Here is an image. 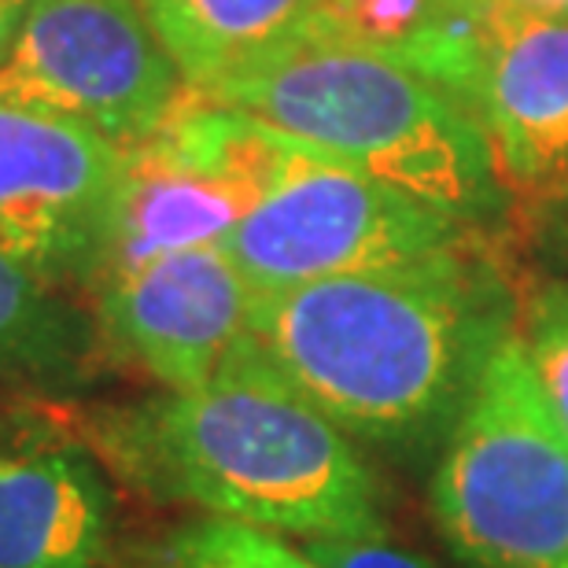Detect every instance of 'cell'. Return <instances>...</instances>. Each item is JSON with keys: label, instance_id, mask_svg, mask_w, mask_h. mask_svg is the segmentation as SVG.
<instances>
[{"label": "cell", "instance_id": "15", "mask_svg": "<svg viewBox=\"0 0 568 568\" xmlns=\"http://www.w3.org/2000/svg\"><path fill=\"white\" fill-rule=\"evenodd\" d=\"M517 333L525 344L528 366L568 436V281L550 284L531 300L525 325Z\"/></svg>", "mask_w": 568, "mask_h": 568}, {"label": "cell", "instance_id": "5", "mask_svg": "<svg viewBox=\"0 0 568 568\" xmlns=\"http://www.w3.org/2000/svg\"><path fill=\"white\" fill-rule=\"evenodd\" d=\"M295 141L189 93L152 138L122 148V174L93 270L100 281L185 247L222 244L274 185Z\"/></svg>", "mask_w": 568, "mask_h": 568}, {"label": "cell", "instance_id": "6", "mask_svg": "<svg viewBox=\"0 0 568 568\" xmlns=\"http://www.w3.org/2000/svg\"><path fill=\"white\" fill-rule=\"evenodd\" d=\"M473 230L428 203L295 141L274 185L225 236L255 295L369 274L469 244Z\"/></svg>", "mask_w": 568, "mask_h": 568}, {"label": "cell", "instance_id": "16", "mask_svg": "<svg viewBox=\"0 0 568 568\" xmlns=\"http://www.w3.org/2000/svg\"><path fill=\"white\" fill-rule=\"evenodd\" d=\"M322 568H436L422 554L399 547L392 536L381 539H295Z\"/></svg>", "mask_w": 568, "mask_h": 568}, {"label": "cell", "instance_id": "10", "mask_svg": "<svg viewBox=\"0 0 568 568\" xmlns=\"http://www.w3.org/2000/svg\"><path fill=\"white\" fill-rule=\"evenodd\" d=\"M476 11L480 30L458 97L480 122L498 181L506 196H565L568 19Z\"/></svg>", "mask_w": 568, "mask_h": 568}, {"label": "cell", "instance_id": "13", "mask_svg": "<svg viewBox=\"0 0 568 568\" xmlns=\"http://www.w3.org/2000/svg\"><path fill=\"white\" fill-rule=\"evenodd\" d=\"M85 347V317L60 295V281L0 252V384L60 377Z\"/></svg>", "mask_w": 568, "mask_h": 568}, {"label": "cell", "instance_id": "11", "mask_svg": "<svg viewBox=\"0 0 568 568\" xmlns=\"http://www.w3.org/2000/svg\"><path fill=\"white\" fill-rule=\"evenodd\" d=\"M108 473L78 436L0 450V568H111Z\"/></svg>", "mask_w": 568, "mask_h": 568}, {"label": "cell", "instance_id": "17", "mask_svg": "<svg viewBox=\"0 0 568 568\" xmlns=\"http://www.w3.org/2000/svg\"><path fill=\"white\" fill-rule=\"evenodd\" d=\"M487 11H514V16H542V19H568V0H469Z\"/></svg>", "mask_w": 568, "mask_h": 568}, {"label": "cell", "instance_id": "3", "mask_svg": "<svg viewBox=\"0 0 568 568\" xmlns=\"http://www.w3.org/2000/svg\"><path fill=\"white\" fill-rule=\"evenodd\" d=\"M207 100L428 203L473 233L506 211L509 196L473 111L417 67L366 44L311 30Z\"/></svg>", "mask_w": 568, "mask_h": 568}, {"label": "cell", "instance_id": "8", "mask_svg": "<svg viewBox=\"0 0 568 568\" xmlns=\"http://www.w3.org/2000/svg\"><path fill=\"white\" fill-rule=\"evenodd\" d=\"M122 148L52 111L0 100V252L52 281H93Z\"/></svg>", "mask_w": 568, "mask_h": 568}, {"label": "cell", "instance_id": "12", "mask_svg": "<svg viewBox=\"0 0 568 568\" xmlns=\"http://www.w3.org/2000/svg\"><path fill=\"white\" fill-rule=\"evenodd\" d=\"M189 93L207 97L314 30L325 0H141Z\"/></svg>", "mask_w": 568, "mask_h": 568}, {"label": "cell", "instance_id": "14", "mask_svg": "<svg viewBox=\"0 0 568 568\" xmlns=\"http://www.w3.org/2000/svg\"><path fill=\"white\" fill-rule=\"evenodd\" d=\"M111 568H322L300 542L222 517H189L119 539Z\"/></svg>", "mask_w": 568, "mask_h": 568}, {"label": "cell", "instance_id": "2", "mask_svg": "<svg viewBox=\"0 0 568 568\" xmlns=\"http://www.w3.org/2000/svg\"><path fill=\"white\" fill-rule=\"evenodd\" d=\"M74 436L108 476L159 506L241 520L288 539H381L388 498L351 443L252 347L219 381L89 406Z\"/></svg>", "mask_w": 568, "mask_h": 568}, {"label": "cell", "instance_id": "18", "mask_svg": "<svg viewBox=\"0 0 568 568\" xmlns=\"http://www.w3.org/2000/svg\"><path fill=\"white\" fill-rule=\"evenodd\" d=\"M33 0H0V63L8 60L11 44H16L22 22H27Z\"/></svg>", "mask_w": 568, "mask_h": 568}, {"label": "cell", "instance_id": "7", "mask_svg": "<svg viewBox=\"0 0 568 568\" xmlns=\"http://www.w3.org/2000/svg\"><path fill=\"white\" fill-rule=\"evenodd\" d=\"M185 97L141 0H33L0 63V100L52 111L115 148L152 138Z\"/></svg>", "mask_w": 568, "mask_h": 568}, {"label": "cell", "instance_id": "1", "mask_svg": "<svg viewBox=\"0 0 568 568\" xmlns=\"http://www.w3.org/2000/svg\"><path fill=\"white\" fill-rule=\"evenodd\" d=\"M514 333L506 281L462 244L255 295L247 347L358 450L417 465L436 462Z\"/></svg>", "mask_w": 568, "mask_h": 568}, {"label": "cell", "instance_id": "4", "mask_svg": "<svg viewBox=\"0 0 568 568\" xmlns=\"http://www.w3.org/2000/svg\"><path fill=\"white\" fill-rule=\"evenodd\" d=\"M428 517L465 568H568V436L520 333L495 351L443 439Z\"/></svg>", "mask_w": 568, "mask_h": 568}, {"label": "cell", "instance_id": "9", "mask_svg": "<svg viewBox=\"0 0 568 568\" xmlns=\"http://www.w3.org/2000/svg\"><path fill=\"white\" fill-rule=\"evenodd\" d=\"M97 325L163 392L219 381L244 347L255 288L222 244L185 247L97 284Z\"/></svg>", "mask_w": 568, "mask_h": 568}]
</instances>
